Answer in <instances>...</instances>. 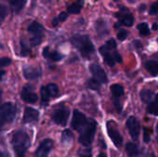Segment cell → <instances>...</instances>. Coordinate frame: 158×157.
I'll return each instance as SVG.
<instances>
[{"label":"cell","mask_w":158,"mask_h":157,"mask_svg":"<svg viewBox=\"0 0 158 157\" xmlns=\"http://www.w3.org/2000/svg\"><path fill=\"white\" fill-rule=\"evenodd\" d=\"M68 17H69V13H67V12H61L58 15L57 18H58V19H59L60 22H63V21H65L68 19Z\"/></svg>","instance_id":"36"},{"label":"cell","mask_w":158,"mask_h":157,"mask_svg":"<svg viewBox=\"0 0 158 157\" xmlns=\"http://www.w3.org/2000/svg\"><path fill=\"white\" fill-rule=\"evenodd\" d=\"M70 42L85 58H89L94 53V46L88 35H74L71 37Z\"/></svg>","instance_id":"3"},{"label":"cell","mask_w":158,"mask_h":157,"mask_svg":"<svg viewBox=\"0 0 158 157\" xmlns=\"http://www.w3.org/2000/svg\"><path fill=\"white\" fill-rule=\"evenodd\" d=\"M126 152L130 157H141L142 155V150L133 143H129L126 145Z\"/></svg>","instance_id":"19"},{"label":"cell","mask_w":158,"mask_h":157,"mask_svg":"<svg viewBox=\"0 0 158 157\" xmlns=\"http://www.w3.org/2000/svg\"><path fill=\"white\" fill-rule=\"evenodd\" d=\"M156 140L158 141V122H157V125H156Z\"/></svg>","instance_id":"44"},{"label":"cell","mask_w":158,"mask_h":157,"mask_svg":"<svg viewBox=\"0 0 158 157\" xmlns=\"http://www.w3.org/2000/svg\"><path fill=\"white\" fill-rule=\"evenodd\" d=\"M69 117V109L64 105H60L53 111L51 115V119L56 125L64 127L67 125Z\"/></svg>","instance_id":"7"},{"label":"cell","mask_w":158,"mask_h":157,"mask_svg":"<svg viewBox=\"0 0 158 157\" xmlns=\"http://www.w3.org/2000/svg\"><path fill=\"white\" fill-rule=\"evenodd\" d=\"M44 27L37 21H33L28 27V31L31 34V43L32 46L39 45L44 37Z\"/></svg>","instance_id":"6"},{"label":"cell","mask_w":158,"mask_h":157,"mask_svg":"<svg viewBox=\"0 0 158 157\" xmlns=\"http://www.w3.org/2000/svg\"><path fill=\"white\" fill-rule=\"evenodd\" d=\"M73 140V133L69 130H63L61 134V142L63 143H69Z\"/></svg>","instance_id":"26"},{"label":"cell","mask_w":158,"mask_h":157,"mask_svg":"<svg viewBox=\"0 0 158 157\" xmlns=\"http://www.w3.org/2000/svg\"><path fill=\"white\" fill-rule=\"evenodd\" d=\"M116 18L118 19L119 23H121L123 25H126L128 27H131L134 22L133 15L129 10V8H127V7H121L116 13Z\"/></svg>","instance_id":"12"},{"label":"cell","mask_w":158,"mask_h":157,"mask_svg":"<svg viewBox=\"0 0 158 157\" xmlns=\"http://www.w3.org/2000/svg\"><path fill=\"white\" fill-rule=\"evenodd\" d=\"M23 74L27 80H36L42 76V69L39 67L34 66L25 67L23 68Z\"/></svg>","instance_id":"15"},{"label":"cell","mask_w":158,"mask_h":157,"mask_svg":"<svg viewBox=\"0 0 158 157\" xmlns=\"http://www.w3.org/2000/svg\"><path fill=\"white\" fill-rule=\"evenodd\" d=\"M147 113L154 115V116H158V93L156 95V99L154 102L149 103L147 106Z\"/></svg>","instance_id":"24"},{"label":"cell","mask_w":158,"mask_h":157,"mask_svg":"<svg viewBox=\"0 0 158 157\" xmlns=\"http://www.w3.org/2000/svg\"><path fill=\"white\" fill-rule=\"evenodd\" d=\"M5 17H6V6H2V8H1V20L2 21L4 20Z\"/></svg>","instance_id":"37"},{"label":"cell","mask_w":158,"mask_h":157,"mask_svg":"<svg viewBox=\"0 0 158 157\" xmlns=\"http://www.w3.org/2000/svg\"><path fill=\"white\" fill-rule=\"evenodd\" d=\"M88 86L90 89H92L94 91H99L101 88V82L98 80H96L95 78H93L88 81Z\"/></svg>","instance_id":"29"},{"label":"cell","mask_w":158,"mask_h":157,"mask_svg":"<svg viewBox=\"0 0 158 157\" xmlns=\"http://www.w3.org/2000/svg\"><path fill=\"white\" fill-rule=\"evenodd\" d=\"M145 157H156V155H155V154L153 152H149V153L146 154Z\"/></svg>","instance_id":"40"},{"label":"cell","mask_w":158,"mask_h":157,"mask_svg":"<svg viewBox=\"0 0 158 157\" xmlns=\"http://www.w3.org/2000/svg\"><path fill=\"white\" fill-rule=\"evenodd\" d=\"M87 123H88V119L85 117V115L82 114L81 112H80L79 110H74L72 120H71L72 129L74 130L80 131L81 130H82L86 126Z\"/></svg>","instance_id":"11"},{"label":"cell","mask_w":158,"mask_h":157,"mask_svg":"<svg viewBox=\"0 0 158 157\" xmlns=\"http://www.w3.org/2000/svg\"><path fill=\"white\" fill-rule=\"evenodd\" d=\"M82 6H83V1L82 0L75 1L67 7L68 13H69V14H79L81 12V8H82Z\"/></svg>","instance_id":"20"},{"label":"cell","mask_w":158,"mask_h":157,"mask_svg":"<svg viewBox=\"0 0 158 157\" xmlns=\"http://www.w3.org/2000/svg\"><path fill=\"white\" fill-rule=\"evenodd\" d=\"M11 64V60L10 58L8 57H2L0 59V66L1 68H5V67H7Z\"/></svg>","instance_id":"34"},{"label":"cell","mask_w":158,"mask_h":157,"mask_svg":"<svg viewBox=\"0 0 158 157\" xmlns=\"http://www.w3.org/2000/svg\"><path fill=\"white\" fill-rule=\"evenodd\" d=\"M1 157H10L7 152H2L1 153Z\"/></svg>","instance_id":"41"},{"label":"cell","mask_w":158,"mask_h":157,"mask_svg":"<svg viewBox=\"0 0 158 157\" xmlns=\"http://www.w3.org/2000/svg\"><path fill=\"white\" fill-rule=\"evenodd\" d=\"M59 22H60V21H59L58 18H55V19H53V20H52V25H53L54 27H56Z\"/></svg>","instance_id":"38"},{"label":"cell","mask_w":158,"mask_h":157,"mask_svg":"<svg viewBox=\"0 0 158 157\" xmlns=\"http://www.w3.org/2000/svg\"><path fill=\"white\" fill-rule=\"evenodd\" d=\"M43 56L44 58L51 60V61H60L64 56L61 55L60 53H58L57 51L55 50H50L49 47H45L43 51Z\"/></svg>","instance_id":"18"},{"label":"cell","mask_w":158,"mask_h":157,"mask_svg":"<svg viewBox=\"0 0 158 157\" xmlns=\"http://www.w3.org/2000/svg\"><path fill=\"white\" fill-rule=\"evenodd\" d=\"M90 70H91L92 74L94 75V78L98 80L101 83H106L107 82L106 74L100 65H98L96 63L92 64L90 66Z\"/></svg>","instance_id":"14"},{"label":"cell","mask_w":158,"mask_h":157,"mask_svg":"<svg viewBox=\"0 0 158 157\" xmlns=\"http://www.w3.org/2000/svg\"><path fill=\"white\" fill-rule=\"evenodd\" d=\"M146 70L153 76H156L158 74V62L156 60H148L145 63Z\"/></svg>","instance_id":"22"},{"label":"cell","mask_w":158,"mask_h":157,"mask_svg":"<svg viewBox=\"0 0 158 157\" xmlns=\"http://www.w3.org/2000/svg\"><path fill=\"white\" fill-rule=\"evenodd\" d=\"M21 99L29 104H34L37 102L38 100V95L31 91V86H26L22 89L21 91Z\"/></svg>","instance_id":"16"},{"label":"cell","mask_w":158,"mask_h":157,"mask_svg":"<svg viewBox=\"0 0 158 157\" xmlns=\"http://www.w3.org/2000/svg\"><path fill=\"white\" fill-rule=\"evenodd\" d=\"M11 144L16 157H24L26 152L31 146L30 136L24 130H20L15 132L12 136Z\"/></svg>","instance_id":"2"},{"label":"cell","mask_w":158,"mask_h":157,"mask_svg":"<svg viewBox=\"0 0 158 157\" xmlns=\"http://www.w3.org/2000/svg\"><path fill=\"white\" fill-rule=\"evenodd\" d=\"M140 96H141V99L143 100V102L148 104V103H151V101L154 97V92L149 89H143L140 93Z\"/></svg>","instance_id":"23"},{"label":"cell","mask_w":158,"mask_h":157,"mask_svg":"<svg viewBox=\"0 0 158 157\" xmlns=\"http://www.w3.org/2000/svg\"><path fill=\"white\" fill-rule=\"evenodd\" d=\"M39 119V111L32 107H26L23 115V123H32Z\"/></svg>","instance_id":"17"},{"label":"cell","mask_w":158,"mask_h":157,"mask_svg":"<svg viewBox=\"0 0 158 157\" xmlns=\"http://www.w3.org/2000/svg\"><path fill=\"white\" fill-rule=\"evenodd\" d=\"M153 29H154V31L157 30V29H158V24H157V23H154V24H153Z\"/></svg>","instance_id":"43"},{"label":"cell","mask_w":158,"mask_h":157,"mask_svg":"<svg viewBox=\"0 0 158 157\" xmlns=\"http://www.w3.org/2000/svg\"><path fill=\"white\" fill-rule=\"evenodd\" d=\"M20 45H21V56H27L29 53H31V49H30L29 47H27V45L24 43V42H22V40H21Z\"/></svg>","instance_id":"32"},{"label":"cell","mask_w":158,"mask_h":157,"mask_svg":"<svg viewBox=\"0 0 158 157\" xmlns=\"http://www.w3.org/2000/svg\"><path fill=\"white\" fill-rule=\"evenodd\" d=\"M127 36H128V31H125V30H123V29L119 30V31L118 32V38L120 41H124L127 38Z\"/></svg>","instance_id":"33"},{"label":"cell","mask_w":158,"mask_h":157,"mask_svg":"<svg viewBox=\"0 0 158 157\" xmlns=\"http://www.w3.org/2000/svg\"><path fill=\"white\" fill-rule=\"evenodd\" d=\"M127 129L129 130L130 135L133 141H137L141 132V124L134 117H130L126 122Z\"/></svg>","instance_id":"10"},{"label":"cell","mask_w":158,"mask_h":157,"mask_svg":"<svg viewBox=\"0 0 158 157\" xmlns=\"http://www.w3.org/2000/svg\"><path fill=\"white\" fill-rule=\"evenodd\" d=\"M17 115V107L12 103H5L1 106L0 110V120L1 126H5L6 124L11 123Z\"/></svg>","instance_id":"5"},{"label":"cell","mask_w":158,"mask_h":157,"mask_svg":"<svg viewBox=\"0 0 158 157\" xmlns=\"http://www.w3.org/2000/svg\"><path fill=\"white\" fill-rule=\"evenodd\" d=\"M110 91L112 93V99H113V104L118 113L122 111V105L120 103V98L124 95V88L118 83L112 84L110 87Z\"/></svg>","instance_id":"9"},{"label":"cell","mask_w":158,"mask_h":157,"mask_svg":"<svg viewBox=\"0 0 158 157\" xmlns=\"http://www.w3.org/2000/svg\"><path fill=\"white\" fill-rule=\"evenodd\" d=\"M26 2L27 0H9L11 9L15 13H19L20 10H22L26 5Z\"/></svg>","instance_id":"21"},{"label":"cell","mask_w":158,"mask_h":157,"mask_svg":"<svg viewBox=\"0 0 158 157\" xmlns=\"http://www.w3.org/2000/svg\"><path fill=\"white\" fill-rule=\"evenodd\" d=\"M133 44H136L135 46H136L137 48L142 47V43H141V42H139V41H134V42H133Z\"/></svg>","instance_id":"39"},{"label":"cell","mask_w":158,"mask_h":157,"mask_svg":"<svg viewBox=\"0 0 158 157\" xmlns=\"http://www.w3.org/2000/svg\"><path fill=\"white\" fill-rule=\"evenodd\" d=\"M149 13L151 15H156L158 13V2H155L154 4H152V6H150V10Z\"/></svg>","instance_id":"35"},{"label":"cell","mask_w":158,"mask_h":157,"mask_svg":"<svg viewBox=\"0 0 158 157\" xmlns=\"http://www.w3.org/2000/svg\"><path fill=\"white\" fill-rule=\"evenodd\" d=\"M46 89H47V92L49 93V95L51 96V98H55L58 95V93H59V88L56 84L55 83H50L48 85H46Z\"/></svg>","instance_id":"25"},{"label":"cell","mask_w":158,"mask_h":157,"mask_svg":"<svg viewBox=\"0 0 158 157\" xmlns=\"http://www.w3.org/2000/svg\"><path fill=\"white\" fill-rule=\"evenodd\" d=\"M96 128H97L96 121L94 119H89L88 123L82 129V131L79 137V142L81 145L85 147H89L92 144L96 132Z\"/></svg>","instance_id":"4"},{"label":"cell","mask_w":158,"mask_h":157,"mask_svg":"<svg viewBox=\"0 0 158 157\" xmlns=\"http://www.w3.org/2000/svg\"><path fill=\"white\" fill-rule=\"evenodd\" d=\"M97 157H107V156H106V154H105L104 152H101V153H100V154L98 155V156H97Z\"/></svg>","instance_id":"42"},{"label":"cell","mask_w":158,"mask_h":157,"mask_svg":"<svg viewBox=\"0 0 158 157\" xmlns=\"http://www.w3.org/2000/svg\"><path fill=\"white\" fill-rule=\"evenodd\" d=\"M79 157H93L92 149L89 147H86L84 149H81L79 151Z\"/></svg>","instance_id":"31"},{"label":"cell","mask_w":158,"mask_h":157,"mask_svg":"<svg viewBox=\"0 0 158 157\" xmlns=\"http://www.w3.org/2000/svg\"><path fill=\"white\" fill-rule=\"evenodd\" d=\"M151 134H152L151 129L143 128V142L145 143H148L151 142Z\"/></svg>","instance_id":"30"},{"label":"cell","mask_w":158,"mask_h":157,"mask_svg":"<svg viewBox=\"0 0 158 157\" xmlns=\"http://www.w3.org/2000/svg\"><path fill=\"white\" fill-rule=\"evenodd\" d=\"M41 97H42V104L44 105H47L51 96L49 95L48 92H47V89H46V86H43L41 88Z\"/></svg>","instance_id":"27"},{"label":"cell","mask_w":158,"mask_h":157,"mask_svg":"<svg viewBox=\"0 0 158 157\" xmlns=\"http://www.w3.org/2000/svg\"><path fill=\"white\" fill-rule=\"evenodd\" d=\"M106 130H107V134H108L109 138L111 139V141L113 142L115 146L117 148H120L122 146V143H123V138H122V136H121V134L118 129L116 122L113 120L107 121Z\"/></svg>","instance_id":"8"},{"label":"cell","mask_w":158,"mask_h":157,"mask_svg":"<svg viewBox=\"0 0 158 157\" xmlns=\"http://www.w3.org/2000/svg\"><path fill=\"white\" fill-rule=\"evenodd\" d=\"M99 52L109 67H114L117 62H122V58L117 50V43L114 39H110L103 44L100 47Z\"/></svg>","instance_id":"1"},{"label":"cell","mask_w":158,"mask_h":157,"mask_svg":"<svg viewBox=\"0 0 158 157\" xmlns=\"http://www.w3.org/2000/svg\"><path fill=\"white\" fill-rule=\"evenodd\" d=\"M138 31L140 32L141 35L143 36H147L150 34V29H149V26L146 22H142L138 25Z\"/></svg>","instance_id":"28"},{"label":"cell","mask_w":158,"mask_h":157,"mask_svg":"<svg viewBox=\"0 0 158 157\" xmlns=\"http://www.w3.org/2000/svg\"><path fill=\"white\" fill-rule=\"evenodd\" d=\"M53 145L54 142L51 139L44 140L35 151V157H48L49 153L53 148Z\"/></svg>","instance_id":"13"}]
</instances>
